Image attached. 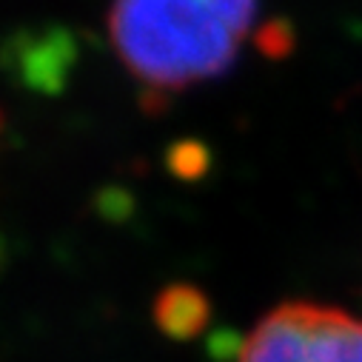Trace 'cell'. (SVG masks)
<instances>
[{"instance_id":"cell-1","label":"cell","mask_w":362,"mask_h":362,"mask_svg":"<svg viewBox=\"0 0 362 362\" xmlns=\"http://www.w3.org/2000/svg\"><path fill=\"white\" fill-rule=\"evenodd\" d=\"M254 12L257 0H115L109 37L134 77L177 92L234 66Z\"/></svg>"},{"instance_id":"cell-2","label":"cell","mask_w":362,"mask_h":362,"mask_svg":"<svg viewBox=\"0 0 362 362\" xmlns=\"http://www.w3.org/2000/svg\"><path fill=\"white\" fill-rule=\"evenodd\" d=\"M237 362H362V320L314 303L277 305L254 325Z\"/></svg>"},{"instance_id":"cell-3","label":"cell","mask_w":362,"mask_h":362,"mask_svg":"<svg viewBox=\"0 0 362 362\" xmlns=\"http://www.w3.org/2000/svg\"><path fill=\"white\" fill-rule=\"evenodd\" d=\"M77 63V40L66 26L18 29L0 43V71L26 92L57 98Z\"/></svg>"},{"instance_id":"cell-4","label":"cell","mask_w":362,"mask_h":362,"mask_svg":"<svg viewBox=\"0 0 362 362\" xmlns=\"http://www.w3.org/2000/svg\"><path fill=\"white\" fill-rule=\"evenodd\" d=\"M151 320L160 334L177 342L200 337L211 322V300L192 283H171L157 291L151 303Z\"/></svg>"},{"instance_id":"cell-5","label":"cell","mask_w":362,"mask_h":362,"mask_svg":"<svg viewBox=\"0 0 362 362\" xmlns=\"http://www.w3.org/2000/svg\"><path fill=\"white\" fill-rule=\"evenodd\" d=\"M163 163H165V171L177 177L180 183H197V180H203L211 171V148L203 140L183 137L165 148Z\"/></svg>"},{"instance_id":"cell-6","label":"cell","mask_w":362,"mask_h":362,"mask_svg":"<svg viewBox=\"0 0 362 362\" xmlns=\"http://www.w3.org/2000/svg\"><path fill=\"white\" fill-rule=\"evenodd\" d=\"M254 46L262 57L268 60H283L294 52L297 46V35H294V26L288 21H268L262 23L257 32H254Z\"/></svg>"},{"instance_id":"cell-7","label":"cell","mask_w":362,"mask_h":362,"mask_svg":"<svg viewBox=\"0 0 362 362\" xmlns=\"http://www.w3.org/2000/svg\"><path fill=\"white\" fill-rule=\"evenodd\" d=\"M95 209L109 223H123V220H129L134 214V197L126 189H120V186H106L95 197Z\"/></svg>"},{"instance_id":"cell-8","label":"cell","mask_w":362,"mask_h":362,"mask_svg":"<svg viewBox=\"0 0 362 362\" xmlns=\"http://www.w3.org/2000/svg\"><path fill=\"white\" fill-rule=\"evenodd\" d=\"M6 259H9V248H6V237L0 234V274L6 271Z\"/></svg>"},{"instance_id":"cell-9","label":"cell","mask_w":362,"mask_h":362,"mask_svg":"<svg viewBox=\"0 0 362 362\" xmlns=\"http://www.w3.org/2000/svg\"><path fill=\"white\" fill-rule=\"evenodd\" d=\"M4 129H6V112L0 109V134H4Z\"/></svg>"}]
</instances>
